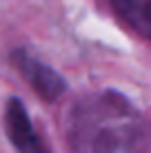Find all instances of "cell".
<instances>
[{
    "mask_svg": "<svg viewBox=\"0 0 151 153\" xmlns=\"http://www.w3.org/2000/svg\"><path fill=\"white\" fill-rule=\"evenodd\" d=\"M74 153H147L149 124L122 93L105 89L82 96L67 126Z\"/></svg>",
    "mask_w": 151,
    "mask_h": 153,
    "instance_id": "6da1fadb",
    "label": "cell"
},
{
    "mask_svg": "<svg viewBox=\"0 0 151 153\" xmlns=\"http://www.w3.org/2000/svg\"><path fill=\"white\" fill-rule=\"evenodd\" d=\"M11 65L29 82V87L47 102L58 100L67 91V82L62 80L60 73L56 69H51L49 65H45L42 60H38L36 56H31L29 51L16 49L11 53Z\"/></svg>",
    "mask_w": 151,
    "mask_h": 153,
    "instance_id": "7a4b0ae2",
    "label": "cell"
},
{
    "mask_svg": "<svg viewBox=\"0 0 151 153\" xmlns=\"http://www.w3.org/2000/svg\"><path fill=\"white\" fill-rule=\"evenodd\" d=\"M4 131L16 153H51L42 138L36 133L27 109L18 98H11L4 107Z\"/></svg>",
    "mask_w": 151,
    "mask_h": 153,
    "instance_id": "3957f363",
    "label": "cell"
},
{
    "mask_svg": "<svg viewBox=\"0 0 151 153\" xmlns=\"http://www.w3.org/2000/svg\"><path fill=\"white\" fill-rule=\"evenodd\" d=\"M111 7L133 33L151 42V0H111Z\"/></svg>",
    "mask_w": 151,
    "mask_h": 153,
    "instance_id": "277c9868",
    "label": "cell"
}]
</instances>
